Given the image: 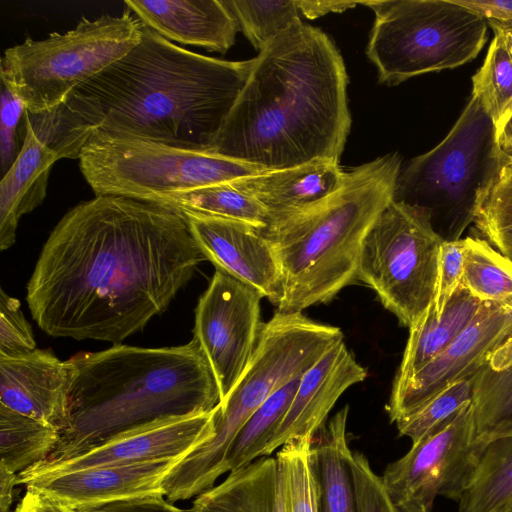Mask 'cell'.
I'll return each instance as SVG.
<instances>
[{
	"instance_id": "obj_1",
	"label": "cell",
	"mask_w": 512,
	"mask_h": 512,
	"mask_svg": "<svg viewBox=\"0 0 512 512\" xmlns=\"http://www.w3.org/2000/svg\"><path fill=\"white\" fill-rule=\"evenodd\" d=\"M204 260L182 211L100 195L54 227L26 300L50 336L121 344L167 310Z\"/></svg>"
},
{
	"instance_id": "obj_2",
	"label": "cell",
	"mask_w": 512,
	"mask_h": 512,
	"mask_svg": "<svg viewBox=\"0 0 512 512\" xmlns=\"http://www.w3.org/2000/svg\"><path fill=\"white\" fill-rule=\"evenodd\" d=\"M347 84L332 40L298 20L254 58L210 152L264 170L339 163L351 127Z\"/></svg>"
},
{
	"instance_id": "obj_3",
	"label": "cell",
	"mask_w": 512,
	"mask_h": 512,
	"mask_svg": "<svg viewBox=\"0 0 512 512\" xmlns=\"http://www.w3.org/2000/svg\"><path fill=\"white\" fill-rule=\"evenodd\" d=\"M140 42L77 88L100 106L98 132L210 151L254 64L181 48L142 24Z\"/></svg>"
},
{
	"instance_id": "obj_4",
	"label": "cell",
	"mask_w": 512,
	"mask_h": 512,
	"mask_svg": "<svg viewBox=\"0 0 512 512\" xmlns=\"http://www.w3.org/2000/svg\"><path fill=\"white\" fill-rule=\"evenodd\" d=\"M67 361L68 422L44 461L72 457L159 419L209 412L220 403L212 369L195 339L161 348L116 344Z\"/></svg>"
},
{
	"instance_id": "obj_5",
	"label": "cell",
	"mask_w": 512,
	"mask_h": 512,
	"mask_svg": "<svg viewBox=\"0 0 512 512\" xmlns=\"http://www.w3.org/2000/svg\"><path fill=\"white\" fill-rule=\"evenodd\" d=\"M400 170L397 153L379 157L345 173L326 198L260 230L281 269L278 311L302 312L329 302L357 279L363 241L394 200Z\"/></svg>"
},
{
	"instance_id": "obj_6",
	"label": "cell",
	"mask_w": 512,
	"mask_h": 512,
	"mask_svg": "<svg viewBox=\"0 0 512 512\" xmlns=\"http://www.w3.org/2000/svg\"><path fill=\"white\" fill-rule=\"evenodd\" d=\"M510 161L493 121L472 95L446 137L401 168L394 200L428 211L444 241L459 240Z\"/></svg>"
},
{
	"instance_id": "obj_7",
	"label": "cell",
	"mask_w": 512,
	"mask_h": 512,
	"mask_svg": "<svg viewBox=\"0 0 512 512\" xmlns=\"http://www.w3.org/2000/svg\"><path fill=\"white\" fill-rule=\"evenodd\" d=\"M375 13L368 58L381 83L453 69L475 59L487 39V21L454 0L363 1Z\"/></svg>"
},
{
	"instance_id": "obj_8",
	"label": "cell",
	"mask_w": 512,
	"mask_h": 512,
	"mask_svg": "<svg viewBox=\"0 0 512 512\" xmlns=\"http://www.w3.org/2000/svg\"><path fill=\"white\" fill-rule=\"evenodd\" d=\"M142 23L126 8L120 16L83 17L65 33L27 38L5 50L0 80L30 112L59 104L72 91L122 58L141 40Z\"/></svg>"
},
{
	"instance_id": "obj_9",
	"label": "cell",
	"mask_w": 512,
	"mask_h": 512,
	"mask_svg": "<svg viewBox=\"0 0 512 512\" xmlns=\"http://www.w3.org/2000/svg\"><path fill=\"white\" fill-rule=\"evenodd\" d=\"M79 165L96 196H124L149 202L266 171L210 151L181 149L98 131L84 147Z\"/></svg>"
},
{
	"instance_id": "obj_10",
	"label": "cell",
	"mask_w": 512,
	"mask_h": 512,
	"mask_svg": "<svg viewBox=\"0 0 512 512\" xmlns=\"http://www.w3.org/2000/svg\"><path fill=\"white\" fill-rule=\"evenodd\" d=\"M443 241L428 211L393 200L363 241L357 279L412 328L435 299Z\"/></svg>"
},
{
	"instance_id": "obj_11",
	"label": "cell",
	"mask_w": 512,
	"mask_h": 512,
	"mask_svg": "<svg viewBox=\"0 0 512 512\" xmlns=\"http://www.w3.org/2000/svg\"><path fill=\"white\" fill-rule=\"evenodd\" d=\"M343 340L338 327L311 320L302 312L277 311L262 324L250 361L228 398L219 404L208 452L225 458L249 417L268 397L303 374Z\"/></svg>"
},
{
	"instance_id": "obj_12",
	"label": "cell",
	"mask_w": 512,
	"mask_h": 512,
	"mask_svg": "<svg viewBox=\"0 0 512 512\" xmlns=\"http://www.w3.org/2000/svg\"><path fill=\"white\" fill-rule=\"evenodd\" d=\"M483 445L475 438L471 402L390 463L381 476L384 488L399 512H433L439 496L458 502Z\"/></svg>"
},
{
	"instance_id": "obj_13",
	"label": "cell",
	"mask_w": 512,
	"mask_h": 512,
	"mask_svg": "<svg viewBox=\"0 0 512 512\" xmlns=\"http://www.w3.org/2000/svg\"><path fill=\"white\" fill-rule=\"evenodd\" d=\"M262 295L216 269L195 309V339L215 377L220 403L230 395L254 352L262 327Z\"/></svg>"
},
{
	"instance_id": "obj_14",
	"label": "cell",
	"mask_w": 512,
	"mask_h": 512,
	"mask_svg": "<svg viewBox=\"0 0 512 512\" xmlns=\"http://www.w3.org/2000/svg\"><path fill=\"white\" fill-rule=\"evenodd\" d=\"M217 414L218 406L138 426L72 457L39 462L18 474V484L95 466L184 459L215 435Z\"/></svg>"
},
{
	"instance_id": "obj_15",
	"label": "cell",
	"mask_w": 512,
	"mask_h": 512,
	"mask_svg": "<svg viewBox=\"0 0 512 512\" xmlns=\"http://www.w3.org/2000/svg\"><path fill=\"white\" fill-rule=\"evenodd\" d=\"M512 332V301L482 302L468 327L435 359L400 386H392L391 422L415 411L459 380L470 379Z\"/></svg>"
},
{
	"instance_id": "obj_16",
	"label": "cell",
	"mask_w": 512,
	"mask_h": 512,
	"mask_svg": "<svg viewBox=\"0 0 512 512\" xmlns=\"http://www.w3.org/2000/svg\"><path fill=\"white\" fill-rule=\"evenodd\" d=\"M183 213L206 260L278 304L281 269L271 243L260 230L240 222Z\"/></svg>"
},
{
	"instance_id": "obj_17",
	"label": "cell",
	"mask_w": 512,
	"mask_h": 512,
	"mask_svg": "<svg viewBox=\"0 0 512 512\" xmlns=\"http://www.w3.org/2000/svg\"><path fill=\"white\" fill-rule=\"evenodd\" d=\"M366 377V370L343 340L333 345L303 373L291 405L262 457L291 441L313 439L340 396Z\"/></svg>"
},
{
	"instance_id": "obj_18",
	"label": "cell",
	"mask_w": 512,
	"mask_h": 512,
	"mask_svg": "<svg viewBox=\"0 0 512 512\" xmlns=\"http://www.w3.org/2000/svg\"><path fill=\"white\" fill-rule=\"evenodd\" d=\"M181 460L95 466L40 477L25 485L75 510L144 495L164 494V479Z\"/></svg>"
},
{
	"instance_id": "obj_19",
	"label": "cell",
	"mask_w": 512,
	"mask_h": 512,
	"mask_svg": "<svg viewBox=\"0 0 512 512\" xmlns=\"http://www.w3.org/2000/svg\"><path fill=\"white\" fill-rule=\"evenodd\" d=\"M70 366L47 350L0 356V404L61 431L68 422Z\"/></svg>"
},
{
	"instance_id": "obj_20",
	"label": "cell",
	"mask_w": 512,
	"mask_h": 512,
	"mask_svg": "<svg viewBox=\"0 0 512 512\" xmlns=\"http://www.w3.org/2000/svg\"><path fill=\"white\" fill-rule=\"evenodd\" d=\"M140 22L169 41L226 53L238 23L224 0H126Z\"/></svg>"
},
{
	"instance_id": "obj_21",
	"label": "cell",
	"mask_w": 512,
	"mask_h": 512,
	"mask_svg": "<svg viewBox=\"0 0 512 512\" xmlns=\"http://www.w3.org/2000/svg\"><path fill=\"white\" fill-rule=\"evenodd\" d=\"M344 176L339 163L316 160L299 166L266 170L235 180L233 184L253 196L273 220L326 198L341 186Z\"/></svg>"
},
{
	"instance_id": "obj_22",
	"label": "cell",
	"mask_w": 512,
	"mask_h": 512,
	"mask_svg": "<svg viewBox=\"0 0 512 512\" xmlns=\"http://www.w3.org/2000/svg\"><path fill=\"white\" fill-rule=\"evenodd\" d=\"M186 512H288L286 476L276 457H260L199 494Z\"/></svg>"
},
{
	"instance_id": "obj_23",
	"label": "cell",
	"mask_w": 512,
	"mask_h": 512,
	"mask_svg": "<svg viewBox=\"0 0 512 512\" xmlns=\"http://www.w3.org/2000/svg\"><path fill=\"white\" fill-rule=\"evenodd\" d=\"M57 160V155L27 127L22 150L0 182L2 251L15 243L20 218L45 199L50 171Z\"/></svg>"
},
{
	"instance_id": "obj_24",
	"label": "cell",
	"mask_w": 512,
	"mask_h": 512,
	"mask_svg": "<svg viewBox=\"0 0 512 512\" xmlns=\"http://www.w3.org/2000/svg\"><path fill=\"white\" fill-rule=\"evenodd\" d=\"M344 406L314 436L311 464L318 484L319 512H358Z\"/></svg>"
},
{
	"instance_id": "obj_25",
	"label": "cell",
	"mask_w": 512,
	"mask_h": 512,
	"mask_svg": "<svg viewBox=\"0 0 512 512\" xmlns=\"http://www.w3.org/2000/svg\"><path fill=\"white\" fill-rule=\"evenodd\" d=\"M482 302L461 283L440 316L433 303L412 328L393 386L410 380L418 371L442 353L472 322Z\"/></svg>"
},
{
	"instance_id": "obj_26",
	"label": "cell",
	"mask_w": 512,
	"mask_h": 512,
	"mask_svg": "<svg viewBox=\"0 0 512 512\" xmlns=\"http://www.w3.org/2000/svg\"><path fill=\"white\" fill-rule=\"evenodd\" d=\"M475 438L512 435V332L471 378Z\"/></svg>"
},
{
	"instance_id": "obj_27",
	"label": "cell",
	"mask_w": 512,
	"mask_h": 512,
	"mask_svg": "<svg viewBox=\"0 0 512 512\" xmlns=\"http://www.w3.org/2000/svg\"><path fill=\"white\" fill-rule=\"evenodd\" d=\"M103 122L99 104L77 89L48 110L26 111L27 127L58 159L79 160L84 147Z\"/></svg>"
},
{
	"instance_id": "obj_28",
	"label": "cell",
	"mask_w": 512,
	"mask_h": 512,
	"mask_svg": "<svg viewBox=\"0 0 512 512\" xmlns=\"http://www.w3.org/2000/svg\"><path fill=\"white\" fill-rule=\"evenodd\" d=\"M512 505V435L484 441L457 512H506Z\"/></svg>"
},
{
	"instance_id": "obj_29",
	"label": "cell",
	"mask_w": 512,
	"mask_h": 512,
	"mask_svg": "<svg viewBox=\"0 0 512 512\" xmlns=\"http://www.w3.org/2000/svg\"><path fill=\"white\" fill-rule=\"evenodd\" d=\"M153 202L182 212L240 222L258 230L266 228L271 220L268 211L233 182L168 195Z\"/></svg>"
},
{
	"instance_id": "obj_30",
	"label": "cell",
	"mask_w": 512,
	"mask_h": 512,
	"mask_svg": "<svg viewBox=\"0 0 512 512\" xmlns=\"http://www.w3.org/2000/svg\"><path fill=\"white\" fill-rule=\"evenodd\" d=\"M60 440L56 427L0 404V463L20 472L44 461Z\"/></svg>"
},
{
	"instance_id": "obj_31",
	"label": "cell",
	"mask_w": 512,
	"mask_h": 512,
	"mask_svg": "<svg viewBox=\"0 0 512 512\" xmlns=\"http://www.w3.org/2000/svg\"><path fill=\"white\" fill-rule=\"evenodd\" d=\"M302 375H297L277 389L249 417L228 454V472L262 457L291 405Z\"/></svg>"
},
{
	"instance_id": "obj_32",
	"label": "cell",
	"mask_w": 512,
	"mask_h": 512,
	"mask_svg": "<svg viewBox=\"0 0 512 512\" xmlns=\"http://www.w3.org/2000/svg\"><path fill=\"white\" fill-rule=\"evenodd\" d=\"M464 239V287L481 302L512 301V262L485 239Z\"/></svg>"
},
{
	"instance_id": "obj_33",
	"label": "cell",
	"mask_w": 512,
	"mask_h": 512,
	"mask_svg": "<svg viewBox=\"0 0 512 512\" xmlns=\"http://www.w3.org/2000/svg\"><path fill=\"white\" fill-rule=\"evenodd\" d=\"M472 95L493 121L497 133L512 114V52L494 33L481 68L472 77Z\"/></svg>"
},
{
	"instance_id": "obj_34",
	"label": "cell",
	"mask_w": 512,
	"mask_h": 512,
	"mask_svg": "<svg viewBox=\"0 0 512 512\" xmlns=\"http://www.w3.org/2000/svg\"><path fill=\"white\" fill-rule=\"evenodd\" d=\"M224 3L258 52L301 20L297 0H224Z\"/></svg>"
},
{
	"instance_id": "obj_35",
	"label": "cell",
	"mask_w": 512,
	"mask_h": 512,
	"mask_svg": "<svg viewBox=\"0 0 512 512\" xmlns=\"http://www.w3.org/2000/svg\"><path fill=\"white\" fill-rule=\"evenodd\" d=\"M485 240L512 262V165L508 163L478 206L474 221Z\"/></svg>"
},
{
	"instance_id": "obj_36",
	"label": "cell",
	"mask_w": 512,
	"mask_h": 512,
	"mask_svg": "<svg viewBox=\"0 0 512 512\" xmlns=\"http://www.w3.org/2000/svg\"><path fill=\"white\" fill-rule=\"evenodd\" d=\"M471 402V379L454 382L415 411L398 419L395 422L398 432L401 436L408 437L412 444L417 443Z\"/></svg>"
},
{
	"instance_id": "obj_37",
	"label": "cell",
	"mask_w": 512,
	"mask_h": 512,
	"mask_svg": "<svg viewBox=\"0 0 512 512\" xmlns=\"http://www.w3.org/2000/svg\"><path fill=\"white\" fill-rule=\"evenodd\" d=\"M312 439L291 441L277 453L287 484L288 512H319V491L311 464Z\"/></svg>"
},
{
	"instance_id": "obj_38",
	"label": "cell",
	"mask_w": 512,
	"mask_h": 512,
	"mask_svg": "<svg viewBox=\"0 0 512 512\" xmlns=\"http://www.w3.org/2000/svg\"><path fill=\"white\" fill-rule=\"evenodd\" d=\"M0 160L2 177L20 154L26 134L27 108L20 97L1 81Z\"/></svg>"
},
{
	"instance_id": "obj_39",
	"label": "cell",
	"mask_w": 512,
	"mask_h": 512,
	"mask_svg": "<svg viewBox=\"0 0 512 512\" xmlns=\"http://www.w3.org/2000/svg\"><path fill=\"white\" fill-rule=\"evenodd\" d=\"M37 349L30 323L18 299L0 289V356L14 358Z\"/></svg>"
},
{
	"instance_id": "obj_40",
	"label": "cell",
	"mask_w": 512,
	"mask_h": 512,
	"mask_svg": "<svg viewBox=\"0 0 512 512\" xmlns=\"http://www.w3.org/2000/svg\"><path fill=\"white\" fill-rule=\"evenodd\" d=\"M350 465L358 512H398L364 454L352 452Z\"/></svg>"
},
{
	"instance_id": "obj_41",
	"label": "cell",
	"mask_w": 512,
	"mask_h": 512,
	"mask_svg": "<svg viewBox=\"0 0 512 512\" xmlns=\"http://www.w3.org/2000/svg\"><path fill=\"white\" fill-rule=\"evenodd\" d=\"M465 239L443 241L440 252L438 284L434 310L440 316L448 301L462 283Z\"/></svg>"
},
{
	"instance_id": "obj_42",
	"label": "cell",
	"mask_w": 512,
	"mask_h": 512,
	"mask_svg": "<svg viewBox=\"0 0 512 512\" xmlns=\"http://www.w3.org/2000/svg\"><path fill=\"white\" fill-rule=\"evenodd\" d=\"M75 512H186L175 506L162 493L120 500L99 506L75 509Z\"/></svg>"
},
{
	"instance_id": "obj_43",
	"label": "cell",
	"mask_w": 512,
	"mask_h": 512,
	"mask_svg": "<svg viewBox=\"0 0 512 512\" xmlns=\"http://www.w3.org/2000/svg\"><path fill=\"white\" fill-rule=\"evenodd\" d=\"M487 22H512V0H454Z\"/></svg>"
},
{
	"instance_id": "obj_44",
	"label": "cell",
	"mask_w": 512,
	"mask_h": 512,
	"mask_svg": "<svg viewBox=\"0 0 512 512\" xmlns=\"http://www.w3.org/2000/svg\"><path fill=\"white\" fill-rule=\"evenodd\" d=\"M26 488V493L14 512H75L39 490Z\"/></svg>"
},
{
	"instance_id": "obj_45",
	"label": "cell",
	"mask_w": 512,
	"mask_h": 512,
	"mask_svg": "<svg viewBox=\"0 0 512 512\" xmlns=\"http://www.w3.org/2000/svg\"><path fill=\"white\" fill-rule=\"evenodd\" d=\"M300 12L309 19H315L330 12H342L363 1H302L297 0Z\"/></svg>"
},
{
	"instance_id": "obj_46",
	"label": "cell",
	"mask_w": 512,
	"mask_h": 512,
	"mask_svg": "<svg viewBox=\"0 0 512 512\" xmlns=\"http://www.w3.org/2000/svg\"><path fill=\"white\" fill-rule=\"evenodd\" d=\"M18 484V474L0 463V512H10L14 486Z\"/></svg>"
},
{
	"instance_id": "obj_47",
	"label": "cell",
	"mask_w": 512,
	"mask_h": 512,
	"mask_svg": "<svg viewBox=\"0 0 512 512\" xmlns=\"http://www.w3.org/2000/svg\"><path fill=\"white\" fill-rule=\"evenodd\" d=\"M497 139L502 151L512 157V114L498 131Z\"/></svg>"
},
{
	"instance_id": "obj_48",
	"label": "cell",
	"mask_w": 512,
	"mask_h": 512,
	"mask_svg": "<svg viewBox=\"0 0 512 512\" xmlns=\"http://www.w3.org/2000/svg\"><path fill=\"white\" fill-rule=\"evenodd\" d=\"M487 23L488 26L493 29L494 33H498L504 38L512 52V22L489 21Z\"/></svg>"
},
{
	"instance_id": "obj_49",
	"label": "cell",
	"mask_w": 512,
	"mask_h": 512,
	"mask_svg": "<svg viewBox=\"0 0 512 512\" xmlns=\"http://www.w3.org/2000/svg\"><path fill=\"white\" fill-rule=\"evenodd\" d=\"M506 512H512V505Z\"/></svg>"
},
{
	"instance_id": "obj_50",
	"label": "cell",
	"mask_w": 512,
	"mask_h": 512,
	"mask_svg": "<svg viewBox=\"0 0 512 512\" xmlns=\"http://www.w3.org/2000/svg\"><path fill=\"white\" fill-rule=\"evenodd\" d=\"M510 164L512 165V157H511V161H510Z\"/></svg>"
},
{
	"instance_id": "obj_51",
	"label": "cell",
	"mask_w": 512,
	"mask_h": 512,
	"mask_svg": "<svg viewBox=\"0 0 512 512\" xmlns=\"http://www.w3.org/2000/svg\"><path fill=\"white\" fill-rule=\"evenodd\" d=\"M399 512V511H398Z\"/></svg>"
}]
</instances>
